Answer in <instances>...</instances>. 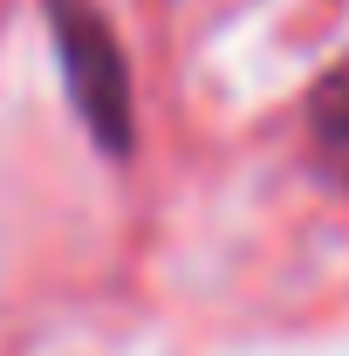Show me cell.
I'll return each instance as SVG.
<instances>
[{
	"label": "cell",
	"mask_w": 349,
	"mask_h": 356,
	"mask_svg": "<svg viewBox=\"0 0 349 356\" xmlns=\"http://www.w3.org/2000/svg\"><path fill=\"white\" fill-rule=\"evenodd\" d=\"M48 35H55V62H62V83L69 103L83 117V131L110 151V158H131L137 144V96H131V55L117 42L110 14L96 0H42Z\"/></svg>",
	"instance_id": "1"
},
{
	"label": "cell",
	"mask_w": 349,
	"mask_h": 356,
	"mask_svg": "<svg viewBox=\"0 0 349 356\" xmlns=\"http://www.w3.org/2000/svg\"><path fill=\"white\" fill-rule=\"evenodd\" d=\"M308 144H315L322 172L349 192V55L308 89Z\"/></svg>",
	"instance_id": "2"
}]
</instances>
